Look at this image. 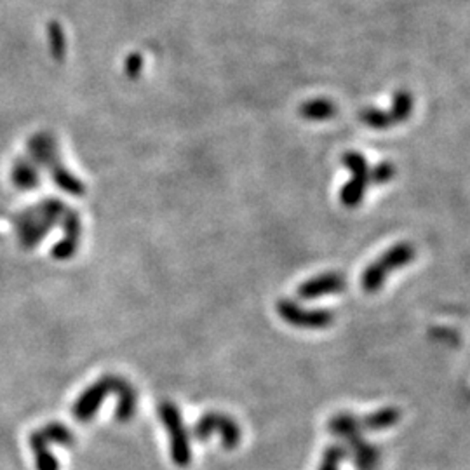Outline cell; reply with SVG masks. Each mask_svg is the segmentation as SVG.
Here are the masks:
<instances>
[{
	"label": "cell",
	"mask_w": 470,
	"mask_h": 470,
	"mask_svg": "<svg viewBox=\"0 0 470 470\" xmlns=\"http://www.w3.org/2000/svg\"><path fill=\"white\" fill-rule=\"evenodd\" d=\"M395 176V166L392 163L376 164L373 169H369V185H385V183L392 182Z\"/></svg>",
	"instance_id": "obj_15"
},
{
	"label": "cell",
	"mask_w": 470,
	"mask_h": 470,
	"mask_svg": "<svg viewBox=\"0 0 470 470\" xmlns=\"http://www.w3.org/2000/svg\"><path fill=\"white\" fill-rule=\"evenodd\" d=\"M417 258V249L409 242H399L385 251L380 258L374 260L371 265L362 272L361 286L368 295H374L381 289L383 282L387 281L392 272L404 269Z\"/></svg>",
	"instance_id": "obj_3"
},
{
	"label": "cell",
	"mask_w": 470,
	"mask_h": 470,
	"mask_svg": "<svg viewBox=\"0 0 470 470\" xmlns=\"http://www.w3.org/2000/svg\"><path fill=\"white\" fill-rule=\"evenodd\" d=\"M212 434H218L222 437V446L227 451H232L241 443V427L232 417L218 411H208L197 420L193 425L192 436L199 443H205Z\"/></svg>",
	"instance_id": "obj_6"
},
{
	"label": "cell",
	"mask_w": 470,
	"mask_h": 470,
	"mask_svg": "<svg viewBox=\"0 0 470 470\" xmlns=\"http://www.w3.org/2000/svg\"><path fill=\"white\" fill-rule=\"evenodd\" d=\"M110 394H117V407L115 418L119 421H129L134 417L136 406H138V392L134 390L133 385L126 378L115 376V374H105L100 380L91 383L82 394L77 398L75 404L72 407V414L77 421H91L96 417L98 409L101 407L103 401Z\"/></svg>",
	"instance_id": "obj_1"
},
{
	"label": "cell",
	"mask_w": 470,
	"mask_h": 470,
	"mask_svg": "<svg viewBox=\"0 0 470 470\" xmlns=\"http://www.w3.org/2000/svg\"><path fill=\"white\" fill-rule=\"evenodd\" d=\"M388 113H390L394 126L406 122L413 113V96L407 91H398L394 94V101H392V108L388 110Z\"/></svg>",
	"instance_id": "obj_12"
},
{
	"label": "cell",
	"mask_w": 470,
	"mask_h": 470,
	"mask_svg": "<svg viewBox=\"0 0 470 470\" xmlns=\"http://www.w3.org/2000/svg\"><path fill=\"white\" fill-rule=\"evenodd\" d=\"M348 453L347 447L343 446L341 443L331 444V446L326 447L324 455H322L321 465H319V470H340V464L343 460H347Z\"/></svg>",
	"instance_id": "obj_14"
},
{
	"label": "cell",
	"mask_w": 470,
	"mask_h": 470,
	"mask_svg": "<svg viewBox=\"0 0 470 470\" xmlns=\"http://www.w3.org/2000/svg\"><path fill=\"white\" fill-rule=\"evenodd\" d=\"M75 443V436L60 421L44 425L30 436V447L34 451L37 470H60L56 457L51 451V446L70 447Z\"/></svg>",
	"instance_id": "obj_4"
},
{
	"label": "cell",
	"mask_w": 470,
	"mask_h": 470,
	"mask_svg": "<svg viewBox=\"0 0 470 470\" xmlns=\"http://www.w3.org/2000/svg\"><path fill=\"white\" fill-rule=\"evenodd\" d=\"M159 418L169 436V450H171L172 464L178 467H186L192 462V446L190 436L186 432L182 411L174 402L164 401L159 404Z\"/></svg>",
	"instance_id": "obj_5"
},
{
	"label": "cell",
	"mask_w": 470,
	"mask_h": 470,
	"mask_svg": "<svg viewBox=\"0 0 470 470\" xmlns=\"http://www.w3.org/2000/svg\"><path fill=\"white\" fill-rule=\"evenodd\" d=\"M141 68H143V58L139 56V54H131L129 58H127V75L129 77H138L139 73H141Z\"/></svg>",
	"instance_id": "obj_16"
},
{
	"label": "cell",
	"mask_w": 470,
	"mask_h": 470,
	"mask_svg": "<svg viewBox=\"0 0 470 470\" xmlns=\"http://www.w3.org/2000/svg\"><path fill=\"white\" fill-rule=\"evenodd\" d=\"M359 119H361V122L364 124V126H368L369 129L383 131L394 126L390 113L380 108H371V106L369 108H364L361 113H359Z\"/></svg>",
	"instance_id": "obj_13"
},
{
	"label": "cell",
	"mask_w": 470,
	"mask_h": 470,
	"mask_svg": "<svg viewBox=\"0 0 470 470\" xmlns=\"http://www.w3.org/2000/svg\"><path fill=\"white\" fill-rule=\"evenodd\" d=\"M277 314L289 326L300 329H324L335 322V314L326 308H302L293 300H279Z\"/></svg>",
	"instance_id": "obj_8"
},
{
	"label": "cell",
	"mask_w": 470,
	"mask_h": 470,
	"mask_svg": "<svg viewBox=\"0 0 470 470\" xmlns=\"http://www.w3.org/2000/svg\"><path fill=\"white\" fill-rule=\"evenodd\" d=\"M328 432L343 440L348 458L357 470H376L380 465V451L362 436L359 418L352 413H338L328 421Z\"/></svg>",
	"instance_id": "obj_2"
},
{
	"label": "cell",
	"mask_w": 470,
	"mask_h": 470,
	"mask_svg": "<svg viewBox=\"0 0 470 470\" xmlns=\"http://www.w3.org/2000/svg\"><path fill=\"white\" fill-rule=\"evenodd\" d=\"M399 420H401V411L394 406H387L359 418V425H361L362 431L381 432L398 425Z\"/></svg>",
	"instance_id": "obj_10"
},
{
	"label": "cell",
	"mask_w": 470,
	"mask_h": 470,
	"mask_svg": "<svg viewBox=\"0 0 470 470\" xmlns=\"http://www.w3.org/2000/svg\"><path fill=\"white\" fill-rule=\"evenodd\" d=\"M348 282L340 272H328V274L315 275L302 282L296 289V295L302 300H315L329 295H340L347 289Z\"/></svg>",
	"instance_id": "obj_9"
},
{
	"label": "cell",
	"mask_w": 470,
	"mask_h": 470,
	"mask_svg": "<svg viewBox=\"0 0 470 470\" xmlns=\"http://www.w3.org/2000/svg\"><path fill=\"white\" fill-rule=\"evenodd\" d=\"M343 166L352 172V179L340 190V202L345 208H357L366 196L369 185V164L362 153L347 152L341 157Z\"/></svg>",
	"instance_id": "obj_7"
},
{
	"label": "cell",
	"mask_w": 470,
	"mask_h": 470,
	"mask_svg": "<svg viewBox=\"0 0 470 470\" xmlns=\"http://www.w3.org/2000/svg\"><path fill=\"white\" fill-rule=\"evenodd\" d=\"M300 117L307 120H328L338 115V106L331 100L326 98H315V100L305 101L298 108Z\"/></svg>",
	"instance_id": "obj_11"
}]
</instances>
